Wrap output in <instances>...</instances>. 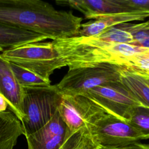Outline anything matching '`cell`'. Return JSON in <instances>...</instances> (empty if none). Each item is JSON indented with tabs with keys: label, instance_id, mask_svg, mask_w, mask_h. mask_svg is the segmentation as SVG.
Segmentation results:
<instances>
[{
	"label": "cell",
	"instance_id": "obj_1",
	"mask_svg": "<svg viewBox=\"0 0 149 149\" xmlns=\"http://www.w3.org/2000/svg\"><path fill=\"white\" fill-rule=\"evenodd\" d=\"M83 18L40 0H0V23L52 40L75 37Z\"/></svg>",
	"mask_w": 149,
	"mask_h": 149
},
{
	"label": "cell",
	"instance_id": "obj_2",
	"mask_svg": "<svg viewBox=\"0 0 149 149\" xmlns=\"http://www.w3.org/2000/svg\"><path fill=\"white\" fill-rule=\"evenodd\" d=\"M52 41L63 66L69 69L100 63L125 66L127 58L149 51L137 45L107 42L93 37H72Z\"/></svg>",
	"mask_w": 149,
	"mask_h": 149
},
{
	"label": "cell",
	"instance_id": "obj_3",
	"mask_svg": "<svg viewBox=\"0 0 149 149\" xmlns=\"http://www.w3.org/2000/svg\"><path fill=\"white\" fill-rule=\"evenodd\" d=\"M23 117L20 120L23 135L33 134L46 125L58 111L61 95L56 85L23 87Z\"/></svg>",
	"mask_w": 149,
	"mask_h": 149
},
{
	"label": "cell",
	"instance_id": "obj_4",
	"mask_svg": "<svg viewBox=\"0 0 149 149\" xmlns=\"http://www.w3.org/2000/svg\"><path fill=\"white\" fill-rule=\"evenodd\" d=\"M121 68L116 64L100 63L69 69L56 86L61 95H84L95 87L120 81Z\"/></svg>",
	"mask_w": 149,
	"mask_h": 149
},
{
	"label": "cell",
	"instance_id": "obj_5",
	"mask_svg": "<svg viewBox=\"0 0 149 149\" xmlns=\"http://www.w3.org/2000/svg\"><path fill=\"white\" fill-rule=\"evenodd\" d=\"M96 143L104 149H119L143 140L141 134L127 122L105 113L88 127Z\"/></svg>",
	"mask_w": 149,
	"mask_h": 149
},
{
	"label": "cell",
	"instance_id": "obj_6",
	"mask_svg": "<svg viewBox=\"0 0 149 149\" xmlns=\"http://www.w3.org/2000/svg\"><path fill=\"white\" fill-rule=\"evenodd\" d=\"M84 95L98 104L108 113L126 122L134 107L143 106L120 81L95 87Z\"/></svg>",
	"mask_w": 149,
	"mask_h": 149
},
{
	"label": "cell",
	"instance_id": "obj_7",
	"mask_svg": "<svg viewBox=\"0 0 149 149\" xmlns=\"http://www.w3.org/2000/svg\"><path fill=\"white\" fill-rule=\"evenodd\" d=\"M58 111L62 120L72 132L87 128L95 119L107 113L85 95H61Z\"/></svg>",
	"mask_w": 149,
	"mask_h": 149
},
{
	"label": "cell",
	"instance_id": "obj_8",
	"mask_svg": "<svg viewBox=\"0 0 149 149\" xmlns=\"http://www.w3.org/2000/svg\"><path fill=\"white\" fill-rule=\"evenodd\" d=\"M67 129L58 111L42 127L26 137L28 149H59Z\"/></svg>",
	"mask_w": 149,
	"mask_h": 149
},
{
	"label": "cell",
	"instance_id": "obj_9",
	"mask_svg": "<svg viewBox=\"0 0 149 149\" xmlns=\"http://www.w3.org/2000/svg\"><path fill=\"white\" fill-rule=\"evenodd\" d=\"M0 95L3 96L12 111L20 121L23 117V87L17 81L9 62L0 54Z\"/></svg>",
	"mask_w": 149,
	"mask_h": 149
},
{
	"label": "cell",
	"instance_id": "obj_10",
	"mask_svg": "<svg viewBox=\"0 0 149 149\" xmlns=\"http://www.w3.org/2000/svg\"><path fill=\"white\" fill-rule=\"evenodd\" d=\"M55 2L80 11L87 19H97L102 16L133 11L122 5L119 0H59Z\"/></svg>",
	"mask_w": 149,
	"mask_h": 149
},
{
	"label": "cell",
	"instance_id": "obj_11",
	"mask_svg": "<svg viewBox=\"0 0 149 149\" xmlns=\"http://www.w3.org/2000/svg\"><path fill=\"white\" fill-rule=\"evenodd\" d=\"M48 37L0 23V50L3 51L29 43L43 41Z\"/></svg>",
	"mask_w": 149,
	"mask_h": 149
},
{
	"label": "cell",
	"instance_id": "obj_12",
	"mask_svg": "<svg viewBox=\"0 0 149 149\" xmlns=\"http://www.w3.org/2000/svg\"><path fill=\"white\" fill-rule=\"evenodd\" d=\"M22 134V123L15 114L9 108L0 112V149H14Z\"/></svg>",
	"mask_w": 149,
	"mask_h": 149
},
{
	"label": "cell",
	"instance_id": "obj_13",
	"mask_svg": "<svg viewBox=\"0 0 149 149\" xmlns=\"http://www.w3.org/2000/svg\"><path fill=\"white\" fill-rule=\"evenodd\" d=\"M120 81L141 105L149 108V86L132 68L122 66Z\"/></svg>",
	"mask_w": 149,
	"mask_h": 149
},
{
	"label": "cell",
	"instance_id": "obj_14",
	"mask_svg": "<svg viewBox=\"0 0 149 149\" xmlns=\"http://www.w3.org/2000/svg\"><path fill=\"white\" fill-rule=\"evenodd\" d=\"M96 143L87 128L81 129L74 132L68 128L64 141L59 149H101Z\"/></svg>",
	"mask_w": 149,
	"mask_h": 149
},
{
	"label": "cell",
	"instance_id": "obj_15",
	"mask_svg": "<svg viewBox=\"0 0 149 149\" xmlns=\"http://www.w3.org/2000/svg\"><path fill=\"white\" fill-rule=\"evenodd\" d=\"M9 65L17 81L23 87H45L51 85V81L46 80L22 67L10 62Z\"/></svg>",
	"mask_w": 149,
	"mask_h": 149
},
{
	"label": "cell",
	"instance_id": "obj_16",
	"mask_svg": "<svg viewBox=\"0 0 149 149\" xmlns=\"http://www.w3.org/2000/svg\"><path fill=\"white\" fill-rule=\"evenodd\" d=\"M127 122L141 134L143 140L149 139V108L144 106L134 107Z\"/></svg>",
	"mask_w": 149,
	"mask_h": 149
},
{
	"label": "cell",
	"instance_id": "obj_17",
	"mask_svg": "<svg viewBox=\"0 0 149 149\" xmlns=\"http://www.w3.org/2000/svg\"><path fill=\"white\" fill-rule=\"evenodd\" d=\"M93 37L107 42L133 44L134 40L132 35L119 24L111 27Z\"/></svg>",
	"mask_w": 149,
	"mask_h": 149
},
{
	"label": "cell",
	"instance_id": "obj_18",
	"mask_svg": "<svg viewBox=\"0 0 149 149\" xmlns=\"http://www.w3.org/2000/svg\"><path fill=\"white\" fill-rule=\"evenodd\" d=\"M125 66L149 72V51L127 58Z\"/></svg>",
	"mask_w": 149,
	"mask_h": 149
},
{
	"label": "cell",
	"instance_id": "obj_19",
	"mask_svg": "<svg viewBox=\"0 0 149 149\" xmlns=\"http://www.w3.org/2000/svg\"><path fill=\"white\" fill-rule=\"evenodd\" d=\"M119 1L133 11L149 13V0H119Z\"/></svg>",
	"mask_w": 149,
	"mask_h": 149
},
{
	"label": "cell",
	"instance_id": "obj_20",
	"mask_svg": "<svg viewBox=\"0 0 149 149\" xmlns=\"http://www.w3.org/2000/svg\"><path fill=\"white\" fill-rule=\"evenodd\" d=\"M132 69L133 70V71L135 73H136L138 75H139L146 82V83L149 86V72L138 69H135L133 68H132Z\"/></svg>",
	"mask_w": 149,
	"mask_h": 149
},
{
	"label": "cell",
	"instance_id": "obj_21",
	"mask_svg": "<svg viewBox=\"0 0 149 149\" xmlns=\"http://www.w3.org/2000/svg\"><path fill=\"white\" fill-rule=\"evenodd\" d=\"M119 149H149V144H141L139 142L136 143L127 147Z\"/></svg>",
	"mask_w": 149,
	"mask_h": 149
},
{
	"label": "cell",
	"instance_id": "obj_22",
	"mask_svg": "<svg viewBox=\"0 0 149 149\" xmlns=\"http://www.w3.org/2000/svg\"><path fill=\"white\" fill-rule=\"evenodd\" d=\"M8 108V104L3 96L0 95V112L5 111Z\"/></svg>",
	"mask_w": 149,
	"mask_h": 149
},
{
	"label": "cell",
	"instance_id": "obj_23",
	"mask_svg": "<svg viewBox=\"0 0 149 149\" xmlns=\"http://www.w3.org/2000/svg\"><path fill=\"white\" fill-rule=\"evenodd\" d=\"M101 149H104V148H101Z\"/></svg>",
	"mask_w": 149,
	"mask_h": 149
},
{
	"label": "cell",
	"instance_id": "obj_24",
	"mask_svg": "<svg viewBox=\"0 0 149 149\" xmlns=\"http://www.w3.org/2000/svg\"><path fill=\"white\" fill-rule=\"evenodd\" d=\"M0 51H1V50H0Z\"/></svg>",
	"mask_w": 149,
	"mask_h": 149
}]
</instances>
